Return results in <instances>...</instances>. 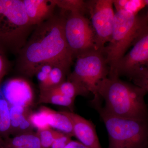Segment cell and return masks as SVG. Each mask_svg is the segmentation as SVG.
<instances>
[{"mask_svg":"<svg viewBox=\"0 0 148 148\" xmlns=\"http://www.w3.org/2000/svg\"><path fill=\"white\" fill-rule=\"evenodd\" d=\"M114 0L86 1L87 12L91 18V26L95 34L96 50L103 51L106 43L110 40L114 13Z\"/></svg>","mask_w":148,"mask_h":148,"instance_id":"obj_9","label":"cell"},{"mask_svg":"<svg viewBox=\"0 0 148 148\" xmlns=\"http://www.w3.org/2000/svg\"><path fill=\"white\" fill-rule=\"evenodd\" d=\"M10 63L6 55V51L0 47V85L3 77L8 71Z\"/></svg>","mask_w":148,"mask_h":148,"instance_id":"obj_25","label":"cell"},{"mask_svg":"<svg viewBox=\"0 0 148 148\" xmlns=\"http://www.w3.org/2000/svg\"><path fill=\"white\" fill-rule=\"evenodd\" d=\"M60 132L51 128L37 131L36 134L42 148H51L54 139Z\"/></svg>","mask_w":148,"mask_h":148,"instance_id":"obj_23","label":"cell"},{"mask_svg":"<svg viewBox=\"0 0 148 148\" xmlns=\"http://www.w3.org/2000/svg\"><path fill=\"white\" fill-rule=\"evenodd\" d=\"M35 27L29 22L23 0H0V47L17 55Z\"/></svg>","mask_w":148,"mask_h":148,"instance_id":"obj_4","label":"cell"},{"mask_svg":"<svg viewBox=\"0 0 148 148\" xmlns=\"http://www.w3.org/2000/svg\"><path fill=\"white\" fill-rule=\"evenodd\" d=\"M29 119L32 126L34 128H36L37 131L51 128L45 116L39 110L34 112H30Z\"/></svg>","mask_w":148,"mask_h":148,"instance_id":"obj_24","label":"cell"},{"mask_svg":"<svg viewBox=\"0 0 148 148\" xmlns=\"http://www.w3.org/2000/svg\"><path fill=\"white\" fill-rule=\"evenodd\" d=\"M28 109L21 106H10V135L16 136L18 135V128L21 118Z\"/></svg>","mask_w":148,"mask_h":148,"instance_id":"obj_22","label":"cell"},{"mask_svg":"<svg viewBox=\"0 0 148 148\" xmlns=\"http://www.w3.org/2000/svg\"><path fill=\"white\" fill-rule=\"evenodd\" d=\"M71 136L60 132L53 141L51 148H64L71 141Z\"/></svg>","mask_w":148,"mask_h":148,"instance_id":"obj_26","label":"cell"},{"mask_svg":"<svg viewBox=\"0 0 148 148\" xmlns=\"http://www.w3.org/2000/svg\"><path fill=\"white\" fill-rule=\"evenodd\" d=\"M71 122L74 136L89 148H102L93 123L71 111H61Z\"/></svg>","mask_w":148,"mask_h":148,"instance_id":"obj_11","label":"cell"},{"mask_svg":"<svg viewBox=\"0 0 148 148\" xmlns=\"http://www.w3.org/2000/svg\"><path fill=\"white\" fill-rule=\"evenodd\" d=\"M64 148H89L80 143L79 141L71 140Z\"/></svg>","mask_w":148,"mask_h":148,"instance_id":"obj_27","label":"cell"},{"mask_svg":"<svg viewBox=\"0 0 148 148\" xmlns=\"http://www.w3.org/2000/svg\"><path fill=\"white\" fill-rule=\"evenodd\" d=\"M4 140L0 137V148H3Z\"/></svg>","mask_w":148,"mask_h":148,"instance_id":"obj_28","label":"cell"},{"mask_svg":"<svg viewBox=\"0 0 148 148\" xmlns=\"http://www.w3.org/2000/svg\"><path fill=\"white\" fill-rule=\"evenodd\" d=\"M133 47L119 60L109 77L124 76L135 85L148 90V30L141 35Z\"/></svg>","mask_w":148,"mask_h":148,"instance_id":"obj_7","label":"cell"},{"mask_svg":"<svg viewBox=\"0 0 148 148\" xmlns=\"http://www.w3.org/2000/svg\"><path fill=\"white\" fill-rule=\"evenodd\" d=\"M0 90L10 106L29 109L34 100V92L30 83L25 79L13 78L0 85Z\"/></svg>","mask_w":148,"mask_h":148,"instance_id":"obj_10","label":"cell"},{"mask_svg":"<svg viewBox=\"0 0 148 148\" xmlns=\"http://www.w3.org/2000/svg\"><path fill=\"white\" fill-rule=\"evenodd\" d=\"M73 71L68 80L91 92L94 98L91 102L96 110L101 107L98 93L99 83L108 76L110 68L102 51L92 49L77 56Z\"/></svg>","mask_w":148,"mask_h":148,"instance_id":"obj_5","label":"cell"},{"mask_svg":"<svg viewBox=\"0 0 148 148\" xmlns=\"http://www.w3.org/2000/svg\"><path fill=\"white\" fill-rule=\"evenodd\" d=\"M147 92L119 77L108 76L98 86V95L105 102L103 110L124 118L147 120V107L145 101Z\"/></svg>","mask_w":148,"mask_h":148,"instance_id":"obj_2","label":"cell"},{"mask_svg":"<svg viewBox=\"0 0 148 148\" xmlns=\"http://www.w3.org/2000/svg\"><path fill=\"white\" fill-rule=\"evenodd\" d=\"M69 71L70 70L63 66L54 64L49 74L46 88L44 90L56 87L66 81V75H69Z\"/></svg>","mask_w":148,"mask_h":148,"instance_id":"obj_19","label":"cell"},{"mask_svg":"<svg viewBox=\"0 0 148 148\" xmlns=\"http://www.w3.org/2000/svg\"><path fill=\"white\" fill-rule=\"evenodd\" d=\"M97 111L109 136L108 148H147V120L124 118L106 112L102 107Z\"/></svg>","mask_w":148,"mask_h":148,"instance_id":"obj_6","label":"cell"},{"mask_svg":"<svg viewBox=\"0 0 148 148\" xmlns=\"http://www.w3.org/2000/svg\"><path fill=\"white\" fill-rule=\"evenodd\" d=\"M64 33L73 58L80 53L95 49V34L91 23L82 14L63 12Z\"/></svg>","mask_w":148,"mask_h":148,"instance_id":"obj_8","label":"cell"},{"mask_svg":"<svg viewBox=\"0 0 148 148\" xmlns=\"http://www.w3.org/2000/svg\"><path fill=\"white\" fill-rule=\"evenodd\" d=\"M29 22L36 27L51 18L56 7L55 0H23Z\"/></svg>","mask_w":148,"mask_h":148,"instance_id":"obj_12","label":"cell"},{"mask_svg":"<svg viewBox=\"0 0 148 148\" xmlns=\"http://www.w3.org/2000/svg\"><path fill=\"white\" fill-rule=\"evenodd\" d=\"M48 90L75 100L77 96H86L90 92L84 88L68 80L66 81L56 87Z\"/></svg>","mask_w":148,"mask_h":148,"instance_id":"obj_16","label":"cell"},{"mask_svg":"<svg viewBox=\"0 0 148 148\" xmlns=\"http://www.w3.org/2000/svg\"><path fill=\"white\" fill-rule=\"evenodd\" d=\"M63 13L35 27L17 55L16 69L24 76L32 77L40 64L51 63L70 70L73 60L64 33Z\"/></svg>","mask_w":148,"mask_h":148,"instance_id":"obj_1","label":"cell"},{"mask_svg":"<svg viewBox=\"0 0 148 148\" xmlns=\"http://www.w3.org/2000/svg\"><path fill=\"white\" fill-rule=\"evenodd\" d=\"M9 148H26L25 147H11Z\"/></svg>","mask_w":148,"mask_h":148,"instance_id":"obj_29","label":"cell"},{"mask_svg":"<svg viewBox=\"0 0 148 148\" xmlns=\"http://www.w3.org/2000/svg\"><path fill=\"white\" fill-rule=\"evenodd\" d=\"M10 135V105L0 90V137L5 140Z\"/></svg>","mask_w":148,"mask_h":148,"instance_id":"obj_17","label":"cell"},{"mask_svg":"<svg viewBox=\"0 0 148 148\" xmlns=\"http://www.w3.org/2000/svg\"><path fill=\"white\" fill-rule=\"evenodd\" d=\"M54 64L51 63H43L35 70L34 76L36 77L40 90H44L46 88L49 74Z\"/></svg>","mask_w":148,"mask_h":148,"instance_id":"obj_21","label":"cell"},{"mask_svg":"<svg viewBox=\"0 0 148 148\" xmlns=\"http://www.w3.org/2000/svg\"><path fill=\"white\" fill-rule=\"evenodd\" d=\"M56 6L63 12H79L85 14L87 12L86 2L82 0H55Z\"/></svg>","mask_w":148,"mask_h":148,"instance_id":"obj_20","label":"cell"},{"mask_svg":"<svg viewBox=\"0 0 148 148\" xmlns=\"http://www.w3.org/2000/svg\"><path fill=\"white\" fill-rule=\"evenodd\" d=\"M147 0H114L113 5L116 11H124L138 15L141 10L147 5Z\"/></svg>","mask_w":148,"mask_h":148,"instance_id":"obj_18","label":"cell"},{"mask_svg":"<svg viewBox=\"0 0 148 148\" xmlns=\"http://www.w3.org/2000/svg\"><path fill=\"white\" fill-rule=\"evenodd\" d=\"M75 100L52 92L48 89L40 90L39 103L50 104L64 106L73 112Z\"/></svg>","mask_w":148,"mask_h":148,"instance_id":"obj_15","label":"cell"},{"mask_svg":"<svg viewBox=\"0 0 148 148\" xmlns=\"http://www.w3.org/2000/svg\"><path fill=\"white\" fill-rule=\"evenodd\" d=\"M148 29L147 15L139 16L123 10L114 14L110 40L102 51L110 68L109 75L114 73L119 60Z\"/></svg>","mask_w":148,"mask_h":148,"instance_id":"obj_3","label":"cell"},{"mask_svg":"<svg viewBox=\"0 0 148 148\" xmlns=\"http://www.w3.org/2000/svg\"><path fill=\"white\" fill-rule=\"evenodd\" d=\"M39 111L45 116L51 128L72 137L74 136L71 122L69 118L61 111L56 112L44 106L41 107Z\"/></svg>","mask_w":148,"mask_h":148,"instance_id":"obj_13","label":"cell"},{"mask_svg":"<svg viewBox=\"0 0 148 148\" xmlns=\"http://www.w3.org/2000/svg\"><path fill=\"white\" fill-rule=\"evenodd\" d=\"M23 147L26 148H42L36 133L34 132L25 133L9 138L4 140L3 148Z\"/></svg>","mask_w":148,"mask_h":148,"instance_id":"obj_14","label":"cell"}]
</instances>
